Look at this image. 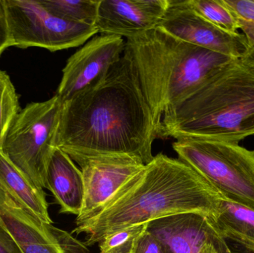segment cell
I'll return each instance as SVG.
<instances>
[{
    "label": "cell",
    "instance_id": "d4e9b609",
    "mask_svg": "<svg viewBox=\"0 0 254 253\" xmlns=\"http://www.w3.org/2000/svg\"><path fill=\"white\" fill-rule=\"evenodd\" d=\"M225 242H226L228 249L230 250L231 253H254V251L247 249L245 247L235 243V242L228 240H225Z\"/></svg>",
    "mask_w": 254,
    "mask_h": 253
},
{
    "label": "cell",
    "instance_id": "7402d4cb",
    "mask_svg": "<svg viewBox=\"0 0 254 253\" xmlns=\"http://www.w3.org/2000/svg\"><path fill=\"white\" fill-rule=\"evenodd\" d=\"M133 253H170V252L155 236L146 230L137 240Z\"/></svg>",
    "mask_w": 254,
    "mask_h": 253
},
{
    "label": "cell",
    "instance_id": "484cf974",
    "mask_svg": "<svg viewBox=\"0 0 254 253\" xmlns=\"http://www.w3.org/2000/svg\"><path fill=\"white\" fill-rule=\"evenodd\" d=\"M242 59H243L244 62H246V63L254 65V48L252 49H249L246 56Z\"/></svg>",
    "mask_w": 254,
    "mask_h": 253
},
{
    "label": "cell",
    "instance_id": "603a6c76",
    "mask_svg": "<svg viewBox=\"0 0 254 253\" xmlns=\"http://www.w3.org/2000/svg\"><path fill=\"white\" fill-rule=\"evenodd\" d=\"M0 253H23L1 220H0Z\"/></svg>",
    "mask_w": 254,
    "mask_h": 253
},
{
    "label": "cell",
    "instance_id": "9a60e30c",
    "mask_svg": "<svg viewBox=\"0 0 254 253\" xmlns=\"http://www.w3.org/2000/svg\"><path fill=\"white\" fill-rule=\"evenodd\" d=\"M213 223L225 240L254 251V206L222 195Z\"/></svg>",
    "mask_w": 254,
    "mask_h": 253
},
{
    "label": "cell",
    "instance_id": "8992f818",
    "mask_svg": "<svg viewBox=\"0 0 254 253\" xmlns=\"http://www.w3.org/2000/svg\"><path fill=\"white\" fill-rule=\"evenodd\" d=\"M62 102L57 95L19 111L3 143L7 158L39 188H46L48 164L55 147Z\"/></svg>",
    "mask_w": 254,
    "mask_h": 253
},
{
    "label": "cell",
    "instance_id": "7c38bea8",
    "mask_svg": "<svg viewBox=\"0 0 254 253\" xmlns=\"http://www.w3.org/2000/svg\"><path fill=\"white\" fill-rule=\"evenodd\" d=\"M149 233L170 253H225L227 243L213 221L202 215L181 214L148 224Z\"/></svg>",
    "mask_w": 254,
    "mask_h": 253
},
{
    "label": "cell",
    "instance_id": "4316f807",
    "mask_svg": "<svg viewBox=\"0 0 254 253\" xmlns=\"http://www.w3.org/2000/svg\"><path fill=\"white\" fill-rule=\"evenodd\" d=\"M7 47L5 46V45L4 44V43H1V41H0V55L1 54V53H2L3 51H4L5 49H7Z\"/></svg>",
    "mask_w": 254,
    "mask_h": 253
},
{
    "label": "cell",
    "instance_id": "8fae6325",
    "mask_svg": "<svg viewBox=\"0 0 254 253\" xmlns=\"http://www.w3.org/2000/svg\"><path fill=\"white\" fill-rule=\"evenodd\" d=\"M80 166L84 184V199L75 223L101 210L133 176L146 165L127 155H77L70 157Z\"/></svg>",
    "mask_w": 254,
    "mask_h": 253
},
{
    "label": "cell",
    "instance_id": "52a82bcc",
    "mask_svg": "<svg viewBox=\"0 0 254 253\" xmlns=\"http://www.w3.org/2000/svg\"><path fill=\"white\" fill-rule=\"evenodd\" d=\"M12 46L50 51L78 47L98 34L96 27L77 23L51 12L40 0H4Z\"/></svg>",
    "mask_w": 254,
    "mask_h": 253
},
{
    "label": "cell",
    "instance_id": "6da1fadb",
    "mask_svg": "<svg viewBox=\"0 0 254 253\" xmlns=\"http://www.w3.org/2000/svg\"><path fill=\"white\" fill-rule=\"evenodd\" d=\"M158 138L161 125L123 55L99 84L62 104L55 146L69 157L127 155L146 165Z\"/></svg>",
    "mask_w": 254,
    "mask_h": 253
},
{
    "label": "cell",
    "instance_id": "f1b7e54d",
    "mask_svg": "<svg viewBox=\"0 0 254 253\" xmlns=\"http://www.w3.org/2000/svg\"><path fill=\"white\" fill-rule=\"evenodd\" d=\"M250 65H251V64H250Z\"/></svg>",
    "mask_w": 254,
    "mask_h": 253
},
{
    "label": "cell",
    "instance_id": "e0dca14e",
    "mask_svg": "<svg viewBox=\"0 0 254 253\" xmlns=\"http://www.w3.org/2000/svg\"><path fill=\"white\" fill-rule=\"evenodd\" d=\"M52 13L67 20L95 26L100 0H40Z\"/></svg>",
    "mask_w": 254,
    "mask_h": 253
},
{
    "label": "cell",
    "instance_id": "9c48e42d",
    "mask_svg": "<svg viewBox=\"0 0 254 253\" xmlns=\"http://www.w3.org/2000/svg\"><path fill=\"white\" fill-rule=\"evenodd\" d=\"M125 43L123 37L101 34L71 55L63 69L56 94L62 104L102 82L123 56Z\"/></svg>",
    "mask_w": 254,
    "mask_h": 253
},
{
    "label": "cell",
    "instance_id": "5b68a950",
    "mask_svg": "<svg viewBox=\"0 0 254 253\" xmlns=\"http://www.w3.org/2000/svg\"><path fill=\"white\" fill-rule=\"evenodd\" d=\"M173 148L179 160L190 166L225 197L254 206V151L239 143L181 137Z\"/></svg>",
    "mask_w": 254,
    "mask_h": 253
},
{
    "label": "cell",
    "instance_id": "5bb4252c",
    "mask_svg": "<svg viewBox=\"0 0 254 253\" xmlns=\"http://www.w3.org/2000/svg\"><path fill=\"white\" fill-rule=\"evenodd\" d=\"M46 188L61 206V212L78 215L83 207L84 184L81 170L72 159L55 147L46 174Z\"/></svg>",
    "mask_w": 254,
    "mask_h": 253
},
{
    "label": "cell",
    "instance_id": "ba28073f",
    "mask_svg": "<svg viewBox=\"0 0 254 253\" xmlns=\"http://www.w3.org/2000/svg\"><path fill=\"white\" fill-rule=\"evenodd\" d=\"M0 220L23 253H89L84 243L40 219L1 187Z\"/></svg>",
    "mask_w": 254,
    "mask_h": 253
},
{
    "label": "cell",
    "instance_id": "d6986e66",
    "mask_svg": "<svg viewBox=\"0 0 254 253\" xmlns=\"http://www.w3.org/2000/svg\"><path fill=\"white\" fill-rule=\"evenodd\" d=\"M19 111V98L10 77L0 70V149Z\"/></svg>",
    "mask_w": 254,
    "mask_h": 253
},
{
    "label": "cell",
    "instance_id": "3957f363",
    "mask_svg": "<svg viewBox=\"0 0 254 253\" xmlns=\"http://www.w3.org/2000/svg\"><path fill=\"white\" fill-rule=\"evenodd\" d=\"M124 56L161 125L167 111L238 59L185 43L158 28L127 39Z\"/></svg>",
    "mask_w": 254,
    "mask_h": 253
},
{
    "label": "cell",
    "instance_id": "ffe728a7",
    "mask_svg": "<svg viewBox=\"0 0 254 253\" xmlns=\"http://www.w3.org/2000/svg\"><path fill=\"white\" fill-rule=\"evenodd\" d=\"M147 226L148 224H137L106 236L99 243L100 253H133L137 240Z\"/></svg>",
    "mask_w": 254,
    "mask_h": 253
},
{
    "label": "cell",
    "instance_id": "4fadbf2b",
    "mask_svg": "<svg viewBox=\"0 0 254 253\" xmlns=\"http://www.w3.org/2000/svg\"><path fill=\"white\" fill-rule=\"evenodd\" d=\"M169 0H100L96 27L104 35L137 37L158 26Z\"/></svg>",
    "mask_w": 254,
    "mask_h": 253
},
{
    "label": "cell",
    "instance_id": "30bf717a",
    "mask_svg": "<svg viewBox=\"0 0 254 253\" xmlns=\"http://www.w3.org/2000/svg\"><path fill=\"white\" fill-rule=\"evenodd\" d=\"M156 28L185 43L235 59H243L249 50L243 34L226 32L210 23L191 7L188 0H169Z\"/></svg>",
    "mask_w": 254,
    "mask_h": 253
},
{
    "label": "cell",
    "instance_id": "cb8c5ba5",
    "mask_svg": "<svg viewBox=\"0 0 254 253\" xmlns=\"http://www.w3.org/2000/svg\"><path fill=\"white\" fill-rule=\"evenodd\" d=\"M0 40L8 48L13 46L7 26L4 0H0Z\"/></svg>",
    "mask_w": 254,
    "mask_h": 253
},
{
    "label": "cell",
    "instance_id": "ac0fdd59",
    "mask_svg": "<svg viewBox=\"0 0 254 253\" xmlns=\"http://www.w3.org/2000/svg\"><path fill=\"white\" fill-rule=\"evenodd\" d=\"M191 7L206 20L226 32L237 34L239 25L224 0H188Z\"/></svg>",
    "mask_w": 254,
    "mask_h": 253
},
{
    "label": "cell",
    "instance_id": "83f0119b",
    "mask_svg": "<svg viewBox=\"0 0 254 253\" xmlns=\"http://www.w3.org/2000/svg\"><path fill=\"white\" fill-rule=\"evenodd\" d=\"M225 253H231V251H230V250L228 249V245H227L226 249H225Z\"/></svg>",
    "mask_w": 254,
    "mask_h": 253
},
{
    "label": "cell",
    "instance_id": "277c9868",
    "mask_svg": "<svg viewBox=\"0 0 254 253\" xmlns=\"http://www.w3.org/2000/svg\"><path fill=\"white\" fill-rule=\"evenodd\" d=\"M254 135V65L236 59L167 111L161 138L240 143Z\"/></svg>",
    "mask_w": 254,
    "mask_h": 253
},
{
    "label": "cell",
    "instance_id": "7a4b0ae2",
    "mask_svg": "<svg viewBox=\"0 0 254 253\" xmlns=\"http://www.w3.org/2000/svg\"><path fill=\"white\" fill-rule=\"evenodd\" d=\"M222 195L179 158L158 154L90 218L75 223L73 233L86 234V247L122 229L181 214L204 215L212 221Z\"/></svg>",
    "mask_w": 254,
    "mask_h": 253
},
{
    "label": "cell",
    "instance_id": "2e32d148",
    "mask_svg": "<svg viewBox=\"0 0 254 253\" xmlns=\"http://www.w3.org/2000/svg\"><path fill=\"white\" fill-rule=\"evenodd\" d=\"M0 187L31 209L40 219L52 224L43 189L39 188L19 170L0 149Z\"/></svg>",
    "mask_w": 254,
    "mask_h": 253
},
{
    "label": "cell",
    "instance_id": "44dd1931",
    "mask_svg": "<svg viewBox=\"0 0 254 253\" xmlns=\"http://www.w3.org/2000/svg\"><path fill=\"white\" fill-rule=\"evenodd\" d=\"M238 22L249 44L254 48V0H224Z\"/></svg>",
    "mask_w": 254,
    "mask_h": 253
}]
</instances>
